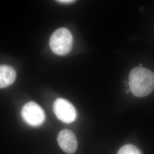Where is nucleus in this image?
Returning <instances> with one entry per match:
<instances>
[{
  "mask_svg": "<svg viewBox=\"0 0 154 154\" xmlns=\"http://www.w3.org/2000/svg\"><path fill=\"white\" fill-rule=\"evenodd\" d=\"M57 142L60 148L66 154H74L77 150V138L71 130L64 129L61 131L58 135Z\"/></svg>",
  "mask_w": 154,
  "mask_h": 154,
  "instance_id": "39448f33",
  "label": "nucleus"
},
{
  "mask_svg": "<svg viewBox=\"0 0 154 154\" xmlns=\"http://www.w3.org/2000/svg\"><path fill=\"white\" fill-rule=\"evenodd\" d=\"M57 2L60 4H72L75 2V1L73 0H60V1H57Z\"/></svg>",
  "mask_w": 154,
  "mask_h": 154,
  "instance_id": "6e6552de",
  "label": "nucleus"
},
{
  "mask_svg": "<svg viewBox=\"0 0 154 154\" xmlns=\"http://www.w3.org/2000/svg\"><path fill=\"white\" fill-rule=\"evenodd\" d=\"M53 111L58 119L66 123H72L77 117V112L74 106L63 98L55 100L53 104Z\"/></svg>",
  "mask_w": 154,
  "mask_h": 154,
  "instance_id": "20e7f679",
  "label": "nucleus"
},
{
  "mask_svg": "<svg viewBox=\"0 0 154 154\" xmlns=\"http://www.w3.org/2000/svg\"><path fill=\"white\" fill-rule=\"evenodd\" d=\"M16 78V72L10 66L0 65V88L11 86Z\"/></svg>",
  "mask_w": 154,
  "mask_h": 154,
  "instance_id": "423d86ee",
  "label": "nucleus"
},
{
  "mask_svg": "<svg viewBox=\"0 0 154 154\" xmlns=\"http://www.w3.org/2000/svg\"><path fill=\"white\" fill-rule=\"evenodd\" d=\"M21 116L23 121L30 126H39L45 120L44 111L34 102H29L23 106Z\"/></svg>",
  "mask_w": 154,
  "mask_h": 154,
  "instance_id": "7ed1b4c3",
  "label": "nucleus"
},
{
  "mask_svg": "<svg viewBox=\"0 0 154 154\" xmlns=\"http://www.w3.org/2000/svg\"><path fill=\"white\" fill-rule=\"evenodd\" d=\"M117 154H142L140 150L131 144H126L122 147Z\"/></svg>",
  "mask_w": 154,
  "mask_h": 154,
  "instance_id": "0eeeda50",
  "label": "nucleus"
},
{
  "mask_svg": "<svg viewBox=\"0 0 154 154\" xmlns=\"http://www.w3.org/2000/svg\"><path fill=\"white\" fill-rule=\"evenodd\" d=\"M72 34L66 28L57 29L50 38V49L57 55H65L69 54L72 50Z\"/></svg>",
  "mask_w": 154,
  "mask_h": 154,
  "instance_id": "f03ea898",
  "label": "nucleus"
},
{
  "mask_svg": "<svg viewBox=\"0 0 154 154\" xmlns=\"http://www.w3.org/2000/svg\"><path fill=\"white\" fill-rule=\"evenodd\" d=\"M128 86L132 94L138 98L149 95L154 90V73L143 67H136L129 74Z\"/></svg>",
  "mask_w": 154,
  "mask_h": 154,
  "instance_id": "f257e3e1",
  "label": "nucleus"
}]
</instances>
